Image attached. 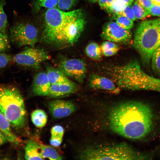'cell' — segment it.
<instances>
[{
  "mask_svg": "<svg viewBox=\"0 0 160 160\" xmlns=\"http://www.w3.org/2000/svg\"><path fill=\"white\" fill-rule=\"evenodd\" d=\"M41 41L57 49L66 48L78 41L86 23L83 10L66 11L55 7L48 9L44 15Z\"/></svg>",
  "mask_w": 160,
  "mask_h": 160,
  "instance_id": "1",
  "label": "cell"
},
{
  "mask_svg": "<svg viewBox=\"0 0 160 160\" xmlns=\"http://www.w3.org/2000/svg\"><path fill=\"white\" fill-rule=\"evenodd\" d=\"M155 116L147 103L137 101L125 102L113 108L108 116L109 126L115 133L133 140L142 139L152 130Z\"/></svg>",
  "mask_w": 160,
  "mask_h": 160,
  "instance_id": "2",
  "label": "cell"
},
{
  "mask_svg": "<svg viewBox=\"0 0 160 160\" xmlns=\"http://www.w3.org/2000/svg\"><path fill=\"white\" fill-rule=\"evenodd\" d=\"M114 81L119 88L132 90H151L160 92V78L150 76L133 60L117 68Z\"/></svg>",
  "mask_w": 160,
  "mask_h": 160,
  "instance_id": "3",
  "label": "cell"
},
{
  "mask_svg": "<svg viewBox=\"0 0 160 160\" xmlns=\"http://www.w3.org/2000/svg\"><path fill=\"white\" fill-rule=\"evenodd\" d=\"M0 111L17 130L24 127L27 113L23 98L17 87L0 83Z\"/></svg>",
  "mask_w": 160,
  "mask_h": 160,
  "instance_id": "4",
  "label": "cell"
},
{
  "mask_svg": "<svg viewBox=\"0 0 160 160\" xmlns=\"http://www.w3.org/2000/svg\"><path fill=\"white\" fill-rule=\"evenodd\" d=\"M160 46V18L142 22L135 31L133 47L144 65H149L153 52Z\"/></svg>",
  "mask_w": 160,
  "mask_h": 160,
  "instance_id": "5",
  "label": "cell"
},
{
  "mask_svg": "<svg viewBox=\"0 0 160 160\" xmlns=\"http://www.w3.org/2000/svg\"><path fill=\"white\" fill-rule=\"evenodd\" d=\"M149 157L124 143L87 148L80 157L81 159L86 160H136L148 159Z\"/></svg>",
  "mask_w": 160,
  "mask_h": 160,
  "instance_id": "6",
  "label": "cell"
},
{
  "mask_svg": "<svg viewBox=\"0 0 160 160\" xmlns=\"http://www.w3.org/2000/svg\"><path fill=\"white\" fill-rule=\"evenodd\" d=\"M38 38V30L31 23L18 22L10 28V41L19 47L24 46L34 47L37 42Z\"/></svg>",
  "mask_w": 160,
  "mask_h": 160,
  "instance_id": "7",
  "label": "cell"
},
{
  "mask_svg": "<svg viewBox=\"0 0 160 160\" xmlns=\"http://www.w3.org/2000/svg\"><path fill=\"white\" fill-rule=\"evenodd\" d=\"M49 57L47 52L44 49L28 46L13 56L12 61L21 66L36 69L48 60Z\"/></svg>",
  "mask_w": 160,
  "mask_h": 160,
  "instance_id": "8",
  "label": "cell"
},
{
  "mask_svg": "<svg viewBox=\"0 0 160 160\" xmlns=\"http://www.w3.org/2000/svg\"><path fill=\"white\" fill-rule=\"evenodd\" d=\"M57 68L68 77L82 83L85 77L87 68L84 60L79 58L65 59L58 64Z\"/></svg>",
  "mask_w": 160,
  "mask_h": 160,
  "instance_id": "9",
  "label": "cell"
},
{
  "mask_svg": "<svg viewBox=\"0 0 160 160\" xmlns=\"http://www.w3.org/2000/svg\"><path fill=\"white\" fill-rule=\"evenodd\" d=\"M132 33L130 30L124 29L116 22L110 21L104 26L100 36L106 41L115 43L128 44L132 37Z\"/></svg>",
  "mask_w": 160,
  "mask_h": 160,
  "instance_id": "10",
  "label": "cell"
},
{
  "mask_svg": "<svg viewBox=\"0 0 160 160\" xmlns=\"http://www.w3.org/2000/svg\"><path fill=\"white\" fill-rule=\"evenodd\" d=\"M49 110L52 116L57 118L67 117L74 112L76 110L72 102L62 100L50 101L48 103Z\"/></svg>",
  "mask_w": 160,
  "mask_h": 160,
  "instance_id": "11",
  "label": "cell"
},
{
  "mask_svg": "<svg viewBox=\"0 0 160 160\" xmlns=\"http://www.w3.org/2000/svg\"><path fill=\"white\" fill-rule=\"evenodd\" d=\"M51 85L46 72H40L34 77L32 86V92L35 95L46 96Z\"/></svg>",
  "mask_w": 160,
  "mask_h": 160,
  "instance_id": "12",
  "label": "cell"
},
{
  "mask_svg": "<svg viewBox=\"0 0 160 160\" xmlns=\"http://www.w3.org/2000/svg\"><path fill=\"white\" fill-rule=\"evenodd\" d=\"M89 87L93 89L116 91L117 87L111 79L97 74H92L89 78Z\"/></svg>",
  "mask_w": 160,
  "mask_h": 160,
  "instance_id": "13",
  "label": "cell"
},
{
  "mask_svg": "<svg viewBox=\"0 0 160 160\" xmlns=\"http://www.w3.org/2000/svg\"><path fill=\"white\" fill-rule=\"evenodd\" d=\"M78 87L73 81L67 83L51 84L46 96L57 97L66 95L76 92L78 89Z\"/></svg>",
  "mask_w": 160,
  "mask_h": 160,
  "instance_id": "14",
  "label": "cell"
},
{
  "mask_svg": "<svg viewBox=\"0 0 160 160\" xmlns=\"http://www.w3.org/2000/svg\"><path fill=\"white\" fill-rule=\"evenodd\" d=\"M11 126L9 121L0 111V130L6 136L8 142L19 145L21 140L12 131Z\"/></svg>",
  "mask_w": 160,
  "mask_h": 160,
  "instance_id": "15",
  "label": "cell"
},
{
  "mask_svg": "<svg viewBox=\"0 0 160 160\" xmlns=\"http://www.w3.org/2000/svg\"><path fill=\"white\" fill-rule=\"evenodd\" d=\"M46 72L51 84L67 83L72 81L57 68L51 66L48 67Z\"/></svg>",
  "mask_w": 160,
  "mask_h": 160,
  "instance_id": "16",
  "label": "cell"
},
{
  "mask_svg": "<svg viewBox=\"0 0 160 160\" xmlns=\"http://www.w3.org/2000/svg\"><path fill=\"white\" fill-rule=\"evenodd\" d=\"M25 158L26 160H43L40 145L36 142L30 140L25 147Z\"/></svg>",
  "mask_w": 160,
  "mask_h": 160,
  "instance_id": "17",
  "label": "cell"
},
{
  "mask_svg": "<svg viewBox=\"0 0 160 160\" xmlns=\"http://www.w3.org/2000/svg\"><path fill=\"white\" fill-rule=\"evenodd\" d=\"M31 121L36 127L41 128L44 127L47 121V116L43 110L38 109L33 111L31 114Z\"/></svg>",
  "mask_w": 160,
  "mask_h": 160,
  "instance_id": "18",
  "label": "cell"
},
{
  "mask_svg": "<svg viewBox=\"0 0 160 160\" xmlns=\"http://www.w3.org/2000/svg\"><path fill=\"white\" fill-rule=\"evenodd\" d=\"M85 52L87 56L94 60H100L102 57L103 53L100 47L95 42L89 44L85 48Z\"/></svg>",
  "mask_w": 160,
  "mask_h": 160,
  "instance_id": "19",
  "label": "cell"
},
{
  "mask_svg": "<svg viewBox=\"0 0 160 160\" xmlns=\"http://www.w3.org/2000/svg\"><path fill=\"white\" fill-rule=\"evenodd\" d=\"M100 47L103 54L106 57H110L114 55L119 49V47L118 44L108 41L103 42Z\"/></svg>",
  "mask_w": 160,
  "mask_h": 160,
  "instance_id": "20",
  "label": "cell"
},
{
  "mask_svg": "<svg viewBox=\"0 0 160 160\" xmlns=\"http://www.w3.org/2000/svg\"><path fill=\"white\" fill-rule=\"evenodd\" d=\"M40 147L41 155L44 159L48 158L52 160L62 159V157L52 147L48 145H40Z\"/></svg>",
  "mask_w": 160,
  "mask_h": 160,
  "instance_id": "21",
  "label": "cell"
},
{
  "mask_svg": "<svg viewBox=\"0 0 160 160\" xmlns=\"http://www.w3.org/2000/svg\"><path fill=\"white\" fill-rule=\"evenodd\" d=\"M151 63L152 71L155 74L160 77V46L153 52Z\"/></svg>",
  "mask_w": 160,
  "mask_h": 160,
  "instance_id": "22",
  "label": "cell"
},
{
  "mask_svg": "<svg viewBox=\"0 0 160 160\" xmlns=\"http://www.w3.org/2000/svg\"><path fill=\"white\" fill-rule=\"evenodd\" d=\"M6 4L5 0H0V31L4 34H7V17L4 9Z\"/></svg>",
  "mask_w": 160,
  "mask_h": 160,
  "instance_id": "23",
  "label": "cell"
},
{
  "mask_svg": "<svg viewBox=\"0 0 160 160\" xmlns=\"http://www.w3.org/2000/svg\"><path fill=\"white\" fill-rule=\"evenodd\" d=\"M126 4L116 0H114L111 5L105 10L113 17L119 15L122 12Z\"/></svg>",
  "mask_w": 160,
  "mask_h": 160,
  "instance_id": "24",
  "label": "cell"
},
{
  "mask_svg": "<svg viewBox=\"0 0 160 160\" xmlns=\"http://www.w3.org/2000/svg\"><path fill=\"white\" fill-rule=\"evenodd\" d=\"M132 7L137 19H143L149 15V11L143 7L136 0Z\"/></svg>",
  "mask_w": 160,
  "mask_h": 160,
  "instance_id": "25",
  "label": "cell"
},
{
  "mask_svg": "<svg viewBox=\"0 0 160 160\" xmlns=\"http://www.w3.org/2000/svg\"><path fill=\"white\" fill-rule=\"evenodd\" d=\"M113 18H115L116 23L124 29L130 30L134 26L133 21L124 16L118 15Z\"/></svg>",
  "mask_w": 160,
  "mask_h": 160,
  "instance_id": "26",
  "label": "cell"
},
{
  "mask_svg": "<svg viewBox=\"0 0 160 160\" xmlns=\"http://www.w3.org/2000/svg\"><path fill=\"white\" fill-rule=\"evenodd\" d=\"M57 4V0H36L34 7V9L37 11L42 7L48 9L55 8Z\"/></svg>",
  "mask_w": 160,
  "mask_h": 160,
  "instance_id": "27",
  "label": "cell"
},
{
  "mask_svg": "<svg viewBox=\"0 0 160 160\" xmlns=\"http://www.w3.org/2000/svg\"><path fill=\"white\" fill-rule=\"evenodd\" d=\"M10 48V40L7 34L0 31V52L4 53Z\"/></svg>",
  "mask_w": 160,
  "mask_h": 160,
  "instance_id": "28",
  "label": "cell"
},
{
  "mask_svg": "<svg viewBox=\"0 0 160 160\" xmlns=\"http://www.w3.org/2000/svg\"><path fill=\"white\" fill-rule=\"evenodd\" d=\"M78 0H57V6L58 9L63 10H68L73 7Z\"/></svg>",
  "mask_w": 160,
  "mask_h": 160,
  "instance_id": "29",
  "label": "cell"
},
{
  "mask_svg": "<svg viewBox=\"0 0 160 160\" xmlns=\"http://www.w3.org/2000/svg\"><path fill=\"white\" fill-rule=\"evenodd\" d=\"M119 15L124 16L133 21L137 19L131 5H126L122 12Z\"/></svg>",
  "mask_w": 160,
  "mask_h": 160,
  "instance_id": "30",
  "label": "cell"
},
{
  "mask_svg": "<svg viewBox=\"0 0 160 160\" xmlns=\"http://www.w3.org/2000/svg\"><path fill=\"white\" fill-rule=\"evenodd\" d=\"M64 129L60 125H56L53 127L51 130V137L63 138Z\"/></svg>",
  "mask_w": 160,
  "mask_h": 160,
  "instance_id": "31",
  "label": "cell"
},
{
  "mask_svg": "<svg viewBox=\"0 0 160 160\" xmlns=\"http://www.w3.org/2000/svg\"><path fill=\"white\" fill-rule=\"evenodd\" d=\"M13 56L0 52V70L6 67L12 60Z\"/></svg>",
  "mask_w": 160,
  "mask_h": 160,
  "instance_id": "32",
  "label": "cell"
},
{
  "mask_svg": "<svg viewBox=\"0 0 160 160\" xmlns=\"http://www.w3.org/2000/svg\"><path fill=\"white\" fill-rule=\"evenodd\" d=\"M148 11L149 15L160 17V5L153 4Z\"/></svg>",
  "mask_w": 160,
  "mask_h": 160,
  "instance_id": "33",
  "label": "cell"
},
{
  "mask_svg": "<svg viewBox=\"0 0 160 160\" xmlns=\"http://www.w3.org/2000/svg\"><path fill=\"white\" fill-rule=\"evenodd\" d=\"M143 7L148 11L153 4L151 0H136Z\"/></svg>",
  "mask_w": 160,
  "mask_h": 160,
  "instance_id": "34",
  "label": "cell"
},
{
  "mask_svg": "<svg viewBox=\"0 0 160 160\" xmlns=\"http://www.w3.org/2000/svg\"><path fill=\"white\" fill-rule=\"evenodd\" d=\"M114 0H98L99 4L103 9L105 10L109 7Z\"/></svg>",
  "mask_w": 160,
  "mask_h": 160,
  "instance_id": "35",
  "label": "cell"
},
{
  "mask_svg": "<svg viewBox=\"0 0 160 160\" xmlns=\"http://www.w3.org/2000/svg\"><path fill=\"white\" fill-rule=\"evenodd\" d=\"M8 142L5 135L0 130V146Z\"/></svg>",
  "mask_w": 160,
  "mask_h": 160,
  "instance_id": "36",
  "label": "cell"
},
{
  "mask_svg": "<svg viewBox=\"0 0 160 160\" xmlns=\"http://www.w3.org/2000/svg\"><path fill=\"white\" fill-rule=\"evenodd\" d=\"M121 2L126 5H131L134 0H116Z\"/></svg>",
  "mask_w": 160,
  "mask_h": 160,
  "instance_id": "37",
  "label": "cell"
},
{
  "mask_svg": "<svg viewBox=\"0 0 160 160\" xmlns=\"http://www.w3.org/2000/svg\"><path fill=\"white\" fill-rule=\"evenodd\" d=\"M153 4L160 5V0H151Z\"/></svg>",
  "mask_w": 160,
  "mask_h": 160,
  "instance_id": "38",
  "label": "cell"
},
{
  "mask_svg": "<svg viewBox=\"0 0 160 160\" xmlns=\"http://www.w3.org/2000/svg\"><path fill=\"white\" fill-rule=\"evenodd\" d=\"M98 0H88V1L91 3H94L98 1Z\"/></svg>",
  "mask_w": 160,
  "mask_h": 160,
  "instance_id": "39",
  "label": "cell"
}]
</instances>
